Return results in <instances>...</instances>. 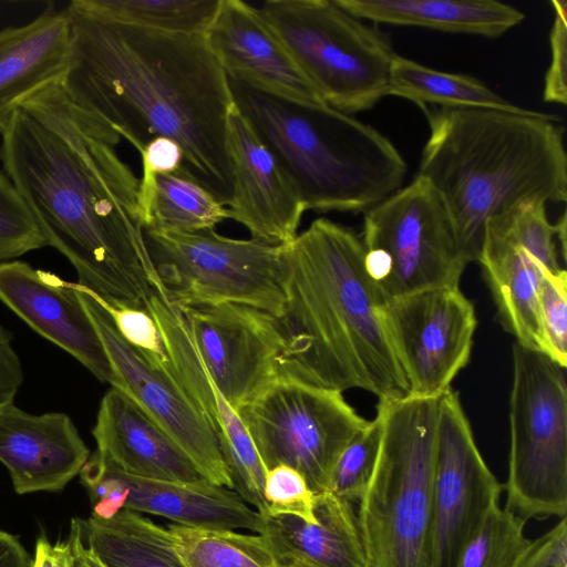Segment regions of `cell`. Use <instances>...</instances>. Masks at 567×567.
I'll return each instance as SVG.
<instances>
[{
    "label": "cell",
    "mask_w": 567,
    "mask_h": 567,
    "mask_svg": "<svg viewBox=\"0 0 567 567\" xmlns=\"http://www.w3.org/2000/svg\"><path fill=\"white\" fill-rule=\"evenodd\" d=\"M1 135L6 175L78 284L106 303L145 307L159 277L144 239L140 179L115 151L121 137L62 82L24 101Z\"/></svg>",
    "instance_id": "obj_1"
},
{
    "label": "cell",
    "mask_w": 567,
    "mask_h": 567,
    "mask_svg": "<svg viewBox=\"0 0 567 567\" xmlns=\"http://www.w3.org/2000/svg\"><path fill=\"white\" fill-rule=\"evenodd\" d=\"M72 49L62 85L138 153L155 137L183 150L182 171L225 206L233 194L227 146L234 101L204 34L140 29L81 0L65 9Z\"/></svg>",
    "instance_id": "obj_2"
},
{
    "label": "cell",
    "mask_w": 567,
    "mask_h": 567,
    "mask_svg": "<svg viewBox=\"0 0 567 567\" xmlns=\"http://www.w3.org/2000/svg\"><path fill=\"white\" fill-rule=\"evenodd\" d=\"M364 257L361 237L323 217L280 246L279 369L311 385L396 400L409 395V385L382 322L385 299Z\"/></svg>",
    "instance_id": "obj_3"
},
{
    "label": "cell",
    "mask_w": 567,
    "mask_h": 567,
    "mask_svg": "<svg viewBox=\"0 0 567 567\" xmlns=\"http://www.w3.org/2000/svg\"><path fill=\"white\" fill-rule=\"evenodd\" d=\"M430 136L416 176L439 194L462 258L478 261L487 220L525 199L565 203L559 117L530 110L423 109Z\"/></svg>",
    "instance_id": "obj_4"
},
{
    "label": "cell",
    "mask_w": 567,
    "mask_h": 567,
    "mask_svg": "<svg viewBox=\"0 0 567 567\" xmlns=\"http://www.w3.org/2000/svg\"><path fill=\"white\" fill-rule=\"evenodd\" d=\"M227 79L235 107L306 210L364 214L402 187L405 161L373 126L324 103L288 100Z\"/></svg>",
    "instance_id": "obj_5"
},
{
    "label": "cell",
    "mask_w": 567,
    "mask_h": 567,
    "mask_svg": "<svg viewBox=\"0 0 567 567\" xmlns=\"http://www.w3.org/2000/svg\"><path fill=\"white\" fill-rule=\"evenodd\" d=\"M439 398L378 401L381 444L357 515L370 567H429Z\"/></svg>",
    "instance_id": "obj_6"
},
{
    "label": "cell",
    "mask_w": 567,
    "mask_h": 567,
    "mask_svg": "<svg viewBox=\"0 0 567 567\" xmlns=\"http://www.w3.org/2000/svg\"><path fill=\"white\" fill-rule=\"evenodd\" d=\"M327 105L352 114L386 96L395 52L336 0H267L257 8Z\"/></svg>",
    "instance_id": "obj_7"
},
{
    "label": "cell",
    "mask_w": 567,
    "mask_h": 567,
    "mask_svg": "<svg viewBox=\"0 0 567 567\" xmlns=\"http://www.w3.org/2000/svg\"><path fill=\"white\" fill-rule=\"evenodd\" d=\"M506 508L524 520L567 513L565 368L539 351L513 346Z\"/></svg>",
    "instance_id": "obj_8"
},
{
    "label": "cell",
    "mask_w": 567,
    "mask_h": 567,
    "mask_svg": "<svg viewBox=\"0 0 567 567\" xmlns=\"http://www.w3.org/2000/svg\"><path fill=\"white\" fill-rule=\"evenodd\" d=\"M144 239L157 276L177 306L230 302L281 315V245L229 238L214 228L144 230Z\"/></svg>",
    "instance_id": "obj_9"
},
{
    "label": "cell",
    "mask_w": 567,
    "mask_h": 567,
    "mask_svg": "<svg viewBox=\"0 0 567 567\" xmlns=\"http://www.w3.org/2000/svg\"><path fill=\"white\" fill-rule=\"evenodd\" d=\"M362 243L368 274L385 299L441 287H460L467 264L452 219L422 177L364 213Z\"/></svg>",
    "instance_id": "obj_10"
},
{
    "label": "cell",
    "mask_w": 567,
    "mask_h": 567,
    "mask_svg": "<svg viewBox=\"0 0 567 567\" xmlns=\"http://www.w3.org/2000/svg\"><path fill=\"white\" fill-rule=\"evenodd\" d=\"M237 412L265 468L291 466L316 494L329 491L339 455L369 423L341 391L311 385L281 372Z\"/></svg>",
    "instance_id": "obj_11"
},
{
    "label": "cell",
    "mask_w": 567,
    "mask_h": 567,
    "mask_svg": "<svg viewBox=\"0 0 567 567\" xmlns=\"http://www.w3.org/2000/svg\"><path fill=\"white\" fill-rule=\"evenodd\" d=\"M382 322L409 385V395L439 398L470 361L477 319L460 287L388 299Z\"/></svg>",
    "instance_id": "obj_12"
},
{
    "label": "cell",
    "mask_w": 567,
    "mask_h": 567,
    "mask_svg": "<svg viewBox=\"0 0 567 567\" xmlns=\"http://www.w3.org/2000/svg\"><path fill=\"white\" fill-rule=\"evenodd\" d=\"M503 486L485 463L452 388L439 398L429 567H455Z\"/></svg>",
    "instance_id": "obj_13"
},
{
    "label": "cell",
    "mask_w": 567,
    "mask_h": 567,
    "mask_svg": "<svg viewBox=\"0 0 567 567\" xmlns=\"http://www.w3.org/2000/svg\"><path fill=\"white\" fill-rule=\"evenodd\" d=\"M75 288L105 347L116 388L130 396L188 456L200 475L233 488L217 436L175 379L169 361L153 363L127 343L97 296Z\"/></svg>",
    "instance_id": "obj_14"
},
{
    "label": "cell",
    "mask_w": 567,
    "mask_h": 567,
    "mask_svg": "<svg viewBox=\"0 0 567 567\" xmlns=\"http://www.w3.org/2000/svg\"><path fill=\"white\" fill-rule=\"evenodd\" d=\"M178 308L212 380L236 411L278 378L284 339L277 317L230 302Z\"/></svg>",
    "instance_id": "obj_15"
},
{
    "label": "cell",
    "mask_w": 567,
    "mask_h": 567,
    "mask_svg": "<svg viewBox=\"0 0 567 567\" xmlns=\"http://www.w3.org/2000/svg\"><path fill=\"white\" fill-rule=\"evenodd\" d=\"M144 306L162 332L175 379L217 436L231 489L246 503L261 508L267 470L238 412L212 380L181 309L162 281Z\"/></svg>",
    "instance_id": "obj_16"
},
{
    "label": "cell",
    "mask_w": 567,
    "mask_h": 567,
    "mask_svg": "<svg viewBox=\"0 0 567 567\" xmlns=\"http://www.w3.org/2000/svg\"><path fill=\"white\" fill-rule=\"evenodd\" d=\"M0 300L35 332L114 386L116 375L74 282L23 261L0 262Z\"/></svg>",
    "instance_id": "obj_17"
},
{
    "label": "cell",
    "mask_w": 567,
    "mask_h": 567,
    "mask_svg": "<svg viewBox=\"0 0 567 567\" xmlns=\"http://www.w3.org/2000/svg\"><path fill=\"white\" fill-rule=\"evenodd\" d=\"M227 146L233 174L228 219L243 225L251 238L272 245L292 241L306 208L235 104L228 116Z\"/></svg>",
    "instance_id": "obj_18"
},
{
    "label": "cell",
    "mask_w": 567,
    "mask_h": 567,
    "mask_svg": "<svg viewBox=\"0 0 567 567\" xmlns=\"http://www.w3.org/2000/svg\"><path fill=\"white\" fill-rule=\"evenodd\" d=\"M204 35L229 79L288 100L323 103L256 7L220 0Z\"/></svg>",
    "instance_id": "obj_19"
},
{
    "label": "cell",
    "mask_w": 567,
    "mask_h": 567,
    "mask_svg": "<svg viewBox=\"0 0 567 567\" xmlns=\"http://www.w3.org/2000/svg\"><path fill=\"white\" fill-rule=\"evenodd\" d=\"M90 455L68 414H31L14 403L0 410V462L18 494L63 489Z\"/></svg>",
    "instance_id": "obj_20"
},
{
    "label": "cell",
    "mask_w": 567,
    "mask_h": 567,
    "mask_svg": "<svg viewBox=\"0 0 567 567\" xmlns=\"http://www.w3.org/2000/svg\"><path fill=\"white\" fill-rule=\"evenodd\" d=\"M92 434L95 452L126 474L176 482L204 478L182 449L116 388L102 398Z\"/></svg>",
    "instance_id": "obj_21"
},
{
    "label": "cell",
    "mask_w": 567,
    "mask_h": 567,
    "mask_svg": "<svg viewBox=\"0 0 567 567\" xmlns=\"http://www.w3.org/2000/svg\"><path fill=\"white\" fill-rule=\"evenodd\" d=\"M71 49L65 10L48 9L27 24L0 31V134L24 101L63 82Z\"/></svg>",
    "instance_id": "obj_22"
},
{
    "label": "cell",
    "mask_w": 567,
    "mask_h": 567,
    "mask_svg": "<svg viewBox=\"0 0 567 567\" xmlns=\"http://www.w3.org/2000/svg\"><path fill=\"white\" fill-rule=\"evenodd\" d=\"M316 520L264 516L260 534L287 565L370 567L352 503L330 491L318 493Z\"/></svg>",
    "instance_id": "obj_23"
},
{
    "label": "cell",
    "mask_w": 567,
    "mask_h": 567,
    "mask_svg": "<svg viewBox=\"0 0 567 567\" xmlns=\"http://www.w3.org/2000/svg\"><path fill=\"white\" fill-rule=\"evenodd\" d=\"M478 262L504 328L515 342L542 352L537 297L547 269L513 239L496 216L486 223Z\"/></svg>",
    "instance_id": "obj_24"
},
{
    "label": "cell",
    "mask_w": 567,
    "mask_h": 567,
    "mask_svg": "<svg viewBox=\"0 0 567 567\" xmlns=\"http://www.w3.org/2000/svg\"><path fill=\"white\" fill-rule=\"evenodd\" d=\"M128 487L125 508L165 517L175 524L260 534L264 516L231 488L205 478L194 482L157 481L122 472Z\"/></svg>",
    "instance_id": "obj_25"
},
{
    "label": "cell",
    "mask_w": 567,
    "mask_h": 567,
    "mask_svg": "<svg viewBox=\"0 0 567 567\" xmlns=\"http://www.w3.org/2000/svg\"><path fill=\"white\" fill-rule=\"evenodd\" d=\"M360 20L419 27L442 32L498 38L525 16L493 0H336Z\"/></svg>",
    "instance_id": "obj_26"
},
{
    "label": "cell",
    "mask_w": 567,
    "mask_h": 567,
    "mask_svg": "<svg viewBox=\"0 0 567 567\" xmlns=\"http://www.w3.org/2000/svg\"><path fill=\"white\" fill-rule=\"evenodd\" d=\"M70 529L105 567H185L165 527L141 513L123 509L110 519L75 517Z\"/></svg>",
    "instance_id": "obj_27"
},
{
    "label": "cell",
    "mask_w": 567,
    "mask_h": 567,
    "mask_svg": "<svg viewBox=\"0 0 567 567\" xmlns=\"http://www.w3.org/2000/svg\"><path fill=\"white\" fill-rule=\"evenodd\" d=\"M138 207L144 230L192 233L228 219L227 207L182 169L142 175Z\"/></svg>",
    "instance_id": "obj_28"
},
{
    "label": "cell",
    "mask_w": 567,
    "mask_h": 567,
    "mask_svg": "<svg viewBox=\"0 0 567 567\" xmlns=\"http://www.w3.org/2000/svg\"><path fill=\"white\" fill-rule=\"evenodd\" d=\"M386 95L409 100L422 110L431 106L526 110L512 104L475 78L434 70L399 54L391 63Z\"/></svg>",
    "instance_id": "obj_29"
},
{
    "label": "cell",
    "mask_w": 567,
    "mask_h": 567,
    "mask_svg": "<svg viewBox=\"0 0 567 567\" xmlns=\"http://www.w3.org/2000/svg\"><path fill=\"white\" fill-rule=\"evenodd\" d=\"M164 527L185 567H289L261 534L175 523Z\"/></svg>",
    "instance_id": "obj_30"
},
{
    "label": "cell",
    "mask_w": 567,
    "mask_h": 567,
    "mask_svg": "<svg viewBox=\"0 0 567 567\" xmlns=\"http://www.w3.org/2000/svg\"><path fill=\"white\" fill-rule=\"evenodd\" d=\"M109 20L131 27L182 34H204L220 0H81Z\"/></svg>",
    "instance_id": "obj_31"
},
{
    "label": "cell",
    "mask_w": 567,
    "mask_h": 567,
    "mask_svg": "<svg viewBox=\"0 0 567 567\" xmlns=\"http://www.w3.org/2000/svg\"><path fill=\"white\" fill-rule=\"evenodd\" d=\"M525 522L496 505L461 553L455 567H512L529 540Z\"/></svg>",
    "instance_id": "obj_32"
},
{
    "label": "cell",
    "mask_w": 567,
    "mask_h": 567,
    "mask_svg": "<svg viewBox=\"0 0 567 567\" xmlns=\"http://www.w3.org/2000/svg\"><path fill=\"white\" fill-rule=\"evenodd\" d=\"M382 437V424L375 414L342 450L332 470L329 491L350 502H359L372 475Z\"/></svg>",
    "instance_id": "obj_33"
},
{
    "label": "cell",
    "mask_w": 567,
    "mask_h": 567,
    "mask_svg": "<svg viewBox=\"0 0 567 567\" xmlns=\"http://www.w3.org/2000/svg\"><path fill=\"white\" fill-rule=\"evenodd\" d=\"M546 204L540 199H525L495 216L513 239L532 254L545 269L558 274L564 270L558 261L555 243L558 226L557 223H549Z\"/></svg>",
    "instance_id": "obj_34"
},
{
    "label": "cell",
    "mask_w": 567,
    "mask_h": 567,
    "mask_svg": "<svg viewBox=\"0 0 567 567\" xmlns=\"http://www.w3.org/2000/svg\"><path fill=\"white\" fill-rule=\"evenodd\" d=\"M44 246L45 238L25 202L0 172V262Z\"/></svg>",
    "instance_id": "obj_35"
},
{
    "label": "cell",
    "mask_w": 567,
    "mask_h": 567,
    "mask_svg": "<svg viewBox=\"0 0 567 567\" xmlns=\"http://www.w3.org/2000/svg\"><path fill=\"white\" fill-rule=\"evenodd\" d=\"M542 352L567 367V274L544 270L537 297Z\"/></svg>",
    "instance_id": "obj_36"
},
{
    "label": "cell",
    "mask_w": 567,
    "mask_h": 567,
    "mask_svg": "<svg viewBox=\"0 0 567 567\" xmlns=\"http://www.w3.org/2000/svg\"><path fill=\"white\" fill-rule=\"evenodd\" d=\"M316 497L306 478L293 467L280 464L267 471L264 486L267 516L290 515L312 523Z\"/></svg>",
    "instance_id": "obj_37"
},
{
    "label": "cell",
    "mask_w": 567,
    "mask_h": 567,
    "mask_svg": "<svg viewBox=\"0 0 567 567\" xmlns=\"http://www.w3.org/2000/svg\"><path fill=\"white\" fill-rule=\"evenodd\" d=\"M97 298L127 343L153 363L169 361L162 332L145 307L110 305Z\"/></svg>",
    "instance_id": "obj_38"
},
{
    "label": "cell",
    "mask_w": 567,
    "mask_h": 567,
    "mask_svg": "<svg viewBox=\"0 0 567 567\" xmlns=\"http://www.w3.org/2000/svg\"><path fill=\"white\" fill-rule=\"evenodd\" d=\"M555 19L550 30V63L545 75V102L565 105L567 102V2L551 1Z\"/></svg>",
    "instance_id": "obj_39"
},
{
    "label": "cell",
    "mask_w": 567,
    "mask_h": 567,
    "mask_svg": "<svg viewBox=\"0 0 567 567\" xmlns=\"http://www.w3.org/2000/svg\"><path fill=\"white\" fill-rule=\"evenodd\" d=\"M512 567H567L566 517L536 539H530Z\"/></svg>",
    "instance_id": "obj_40"
},
{
    "label": "cell",
    "mask_w": 567,
    "mask_h": 567,
    "mask_svg": "<svg viewBox=\"0 0 567 567\" xmlns=\"http://www.w3.org/2000/svg\"><path fill=\"white\" fill-rule=\"evenodd\" d=\"M140 155L143 176L178 172L184 162L179 144L163 136L148 142Z\"/></svg>",
    "instance_id": "obj_41"
},
{
    "label": "cell",
    "mask_w": 567,
    "mask_h": 567,
    "mask_svg": "<svg viewBox=\"0 0 567 567\" xmlns=\"http://www.w3.org/2000/svg\"><path fill=\"white\" fill-rule=\"evenodd\" d=\"M22 380V364L14 349L12 336L0 326V410L13 403Z\"/></svg>",
    "instance_id": "obj_42"
},
{
    "label": "cell",
    "mask_w": 567,
    "mask_h": 567,
    "mask_svg": "<svg viewBox=\"0 0 567 567\" xmlns=\"http://www.w3.org/2000/svg\"><path fill=\"white\" fill-rule=\"evenodd\" d=\"M30 567H74V555L71 544L69 540L52 544L42 534L37 539Z\"/></svg>",
    "instance_id": "obj_43"
},
{
    "label": "cell",
    "mask_w": 567,
    "mask_h": 567,
    "mask_svg": "<svg viewBox=\"0 0 567 567\" xmlns=\"http://www.w3.org/2000/svg\"><path fill=\"white\" fill-rule=\"evenodd\" d=\"M0 567H30V556L19 538L0 529Z\"/></svg>",
    "instance_id": "obj_44"
},
{
    "label": "cell",
    "mask_w": 567,
    "mask_h": 567,
    "mask_svg": "<svg viewBox=\"0 0 567 567\" xmlns=\"http://www.w3.org/2000/svg\"><path fill=\"white\" fill-rule=\"evenodd\" d=\"M69 543L74 555V567H105L89 549L81 543L78 535L70 529Z\"/></svg>",
    "instance_id": "obj_45"
},
{
    "label": "cell",
    "mask_w": 567,
    "mask_h": 567,
    "mask_svg": "<svg viewBox=\"0 0 567 567\" xmlns=\"http://www.w3.org/2000/svg\"><path fill=\"white\" fill-rule=\"evenodd\" d=\"M289 567H305V566L291 564V565H289Z\"/></svg>",
    "instance_id": "obj_46"
}]
</instances>
